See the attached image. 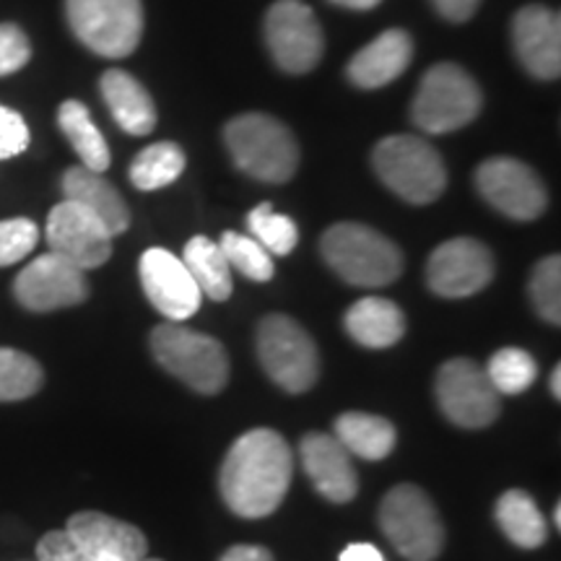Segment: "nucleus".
<instances>
[{
	"label": "nucleus",
	"mask_w": 561,
	"mask_h": 561,
	"mask_svg": "<svg viewBox=\"0 0 561 561\" xmlns=\"http://www.w3.org/2000/svg\"><path fill=\"white\" fill-rule=\"evenodd\" d=\"M294 455L273 430H252L231 445L219 473L227 507L244 520L273 515L291 486Z\"/></svg>",
	"instance_id": "nucleus-1"
},
{
	"label": "nucleus",
	"mask_w": 561,
	"mask_h": 561,
	"mask_svg": "<svg viewBox=\"0 0 561 561\" xmlns=\"http://www.w3.org/2000/svg\"><path fill=\"white\" fill-rule=\"evenodd\" d=\"M320 250L325 263L351 286L377 289L392 284L403 271L398 244L364 224H333L322 234Z\"/></svg>",
	"instance_id": "nucleus-2"
},
{
	"label": "nucleus",
	"mask_w": 561,
	"mask_h": 561,
	"mask_svg": "<svg viewBox=\"0 0 561 561\" xmlns=\"http://www.w3.org/2000/svg\"><path fill=\"white\" fill-rule=\"evenodd\" d=\"M224 140L234 164L252 180L280 185L289 182L299 167V146L291 130L261 112L234 117L224 130Z\"/></svg>",
	"instance_id": "nucleus-3"
},
{
	"label": "nucleus",
	"mask_w": 561,
	"mask_h": 561,
	"mask_svg": "<svg viewBox=\"0 0 561 561\" xmlns=\"http://www.w3.org/2000/svg\"><path fill=\"white\" fill-rule=\"evenodd\" d=\"M151 351L170 375L201 396H216L229 382V356L219 341L206 333L164 322L151 331Z\"/></svg>",
	"instance_id": "nucleus-4"
},
{
	"label": "nucleus",
	"mask_w": 561,
	"mask_h": 561,
	"mask_svg": "<svg viewBox=\"0 0 561 561\" xmlns=\"http://www.w3.org/2000/svg\"><path fill=\"white\" fill-rule=\"evenodd\" d=\"M371 161L385 187L413 206L437 201L447 187V170L439 151L416 136L382 138Z\"/></svg>",
	"instance_id": "nucleus-5"
},
{
	"label": "nucleus",
	"mask_w": 561,
	"mask_h": 561,
	"mask_svg": "<svg viewBox=\"0 0 561 561\" xmlns=\"http://www.w3.org/2000/svg\"><path fill=\"white\" fill-rule=\"evenodd\" d=\"M481 107L483 94L479 83L455 62H437L419 83L411 117L421 130L442 136L473 123Z\"/></svg>",
	"instance_id": "nucleus-6"
},
{
	"label": "nucleus",
	"mask_w": 561,
	"mask_h": 561,
	"mask_svg": "<svg viewBox=\"0 0 561 561\" xmlns=\"http://www.w3.org/2000/svg\"><path fill=\"white\" fill-rule=\"evenodd\" d=\"M380 528L392 549L409 561H434L445 546V525L437 507L413 483L388 491L380 504Z\"/></svg>",
	"instance_id": "nucleus-7"
},
{
	"label": "nucleus",
	"mask_w": 561,
	"mask_h": 561,
	"mask_svg": "<svg viewBox=\"0 0 561 561\" xmlns=\"http://www.w3.org/2000/svg\"><path fill=\"white\" fill-rule=\"evenodd\" d=\"M257 359L278 388L307 392L320 377V354L312 335L289 314H268L257 328Z\"/></svg>",
	"instance_id": "nucleus-8"
},
{
	"label": "nucleus",
	"mask_w": 561,
	"mask_h": 561,
	"mask_svg": "<svg viewBox=\"0 0 561 561\" xmlns=\"http://www.w3.org/2000/svg\"><path fill=\"white\" fill-rule=\"evenodd\" d=\"M68 24L91 53L128 58L144 34L140 0H66Z\"/></svg>",
	"instance_id": "nucleus-9"
},
{
	"label": "nucleus",
	"mask_w": 561,
	"mask_h": 561,
	"mask_svg": "<svg viewBox=\"0 0 561 561\" xmlns=\"http://www.w3.org/2000/svg\"><path fill=\"white\" fill-rule=\"evenodd\" d=\"M437 403L447 421L462 430H483L502 411L500 392L489 382L486 369L471 359H450L437 371Z\"/></svg>",
	"instance_id": "nucleus-10"
},
{
	"label": "nucleus",
	"mask_w": 561,
	"mask_h": 561,
	"mask_svg": "<svg viewBox=\"0 0 561 561\" xmlns=\"http://www.w3.org/2000/svg\"><path fill=\"white\" fill-rule=\"evenodd\" d=\"M265 42L273 60L286 73H307L318 66L325 50L322 30L310 5L299 0H278L265 16Z\"/></svg>",
	"instance_id": "nucleus-11"
},
{
	"label": "nucleus",
	"mask_w": 561,
	"mask_h": 561,
	"mask_svg": "<svg viewBox=\"0 0 561 561\" xmlns=\"http://www.w3.org/2000/svg\"><path fill=\"white\" fill-rule=\"evenodd\" d=\"M476 185L489 206L515 221H533L549 206L541 178L523 161L510 157L486 159L476 172Z\"/></svg>",
	"instance_id": "nucleus-12"
},
{
	"label": "nucleus",
	"mask_w": 561,
	"mask_h": 561,
	"mask_svg": "<svg viewBox=\"0 0 561 561\" xmlns=\"http://www.w3.org/2000/svg\"><path fill=\"white\" fill-rule=\"evenodd\" d=\"M13 297L30 312H53L76 307L89 299L87 271L62 261L55 252H45L32 261L13 280Z\"/></svg>",
	"instance_id": "nucleus-13"
},
{
	"label": "nucleus",
	"mask_w": 561,
	"mask_h": 561,
	"mask_svg": "<svg viewBox=\"0 0 561 561\" xmlns=\"http://www.w3.org/2000/svg\"><path fill=\"white\" fill-rule=\"evenodd\" d=\"M491 278H494V257L486 244L471 237L442 242L426 263V284L437 297H473L486 289Z\"/></svg>",
	"instance_id": "nucleus-14"
},
{
	"label": "nucleus",
	"mask_w": 561,
	"mask_h": 561,
	"mask_svg": "<svg viewBox=\"0 0 561 561\" xmlns=\"http://www.w3.org/2000/svg\"><path fill=\"white\" fill-rule=\"evenodd\" d=\"M112 240L107 229L102 227L89 210L76 203L62 201L47 216V244L50 252L62 261L73 263L81 271H94L110 261Z\"/></svg>",
	"instance_id": "nucleus-15"
},
{
	"label": "nucleus",
	"mask_w": 561,
	"mask_h": 561,
	"mask_svg": "<svg viewBox=\"0 0 561 561\" xmlns=\"http://www.w3.org/2000/svg\"><path fill=\"white\" fill-rule=\"evenodd\" d=\"M140 284L146 297L170 322H182L201 310L203 294L191 271L164 248H151L140 257Z\"/></svg>",
	"instance_id": "nucleus-16"
},
{
	"label": "nucleus",
	"mask_w": 561,
	"mask_h": 561,
	"mask_svg": "<svg viewBox=\"0 0 561 561\" xmlns=\"http://www.w3.org/2000/svg\"><path fill=\"white\" fill-rule=\"evenodd\" d=\"M66 533L91 561H140L149 551V541L136 525L104 512H76L68 517Z\"/></svg>",
	"instance_id": "nucleus-17"
},
{
	"label": "nucleus",
	"mask_w": 561,
	"mask_h": 561,
	"mask_svg": "<svg viewBox=\"0 0 561 561\" xmlns=\"http://www.w3.org/2000/svg\"><path fill=\"white\" fill-rule=\"evenodd\" d=\"M299 455L305 473L310 476L318 494L335 504L354 500L356 491H359V473H356L348 450L339 439L331 434L310 432L299 442Z\"/></svg>",
	"instance_id": "nucleus-18"
},
{
	"label": "nucleus",
	"mask_w": 561,
	"mask_h": 561,
	"mask_svg": "<svg viewBox=\"0 0 561 561\" xmlns=\"http://www.w3.org/2000/svg\"><path fill=\"white\" fill-rule=\"evenodd\" d=\"M515 53L528 73L551 81L561 73V24L559 13L543 5H528L512 24Z\"/></svg>",
	"instance_id": "nucleus-19"
},
{
	"label": "nucleus",
	"mask_w": 561,
	"mask_h": 561,
	"mask_svg": "<svg viewBox=\"0 0 561 561\" xmlns=\"http://www.w3.org/2000/svg\"><path fill=\"white\" fill-rule=\"evenodd\" d=\"M413 58V42L403 30L382 32L380 37L371 39L364 50L351 58L346 73L351 83L359 89H380L388 87L405 73Z\"/></svg>",
	"instance_id": "nucleus-20"
},
{
	"label": "nucleus",
	"mask_w": 561,
	"mask_h": 561,
	"mask_svg": "<svg viewBox=\"0 0 561 561\" xmlns=\"http://www.w3.org/2000/svg\"><path fill=\"white\" fill-rule=\"evenodd\" d=\"M62 193H66V201L89 210L112 237L123 234L130 227L128 203L102 174L91 172L87 167H70L62 174Z\"/></svg>",
	"instance_id": "nucleus-21"
},
{
	"label": "nucleus",
	"mask_w": 561,
	"mask_h": 561,
	"mask_svg": "<svg viewBox=\"0 0 561 561\" xmlns=\"http://www.w3.org/2000/svg\"><path fill=\"white\" fill-rule=\"evenodd\" d=\"M100 89L112 117H115V123L125 133H130V136H149L157 128V107H153L151 94L130 73H125L121 68H112L102 76Z\"/></svg>",
	"instance_id": "nucleus-22"
},
{
	"label": "nucleus",
	"mask_w": 561,
	"mask_h": 561,
	"mask_svg": "<svg viewBox=\"0 0 561 561\" xmlns=\"http://www.w3.org/2000/svg\"><path fill=\"white\" fill-rule=\"evenodd\" d=\"M343 325L364 348H390L405 335V314L396 301L364 297L351 305Z\"/></svg>",
	"instance_id": "nucleus-23"
},
{
	"label": "nucleus",
	"mask_w": 561,
	"mask_h": 561,
	"mask_svg": "<svg viewBox=\"0 0 561 561\" xmlns=\"http://www.w3.org/2000/svg\"><path fill=\"white\" fill-rule=\"evenodd\" d=\"M335 439L346 447L348 455L362 460H382L388 458L396 447V426L388 419L375 416V413H341L335 419Z\"/></svg>",
	"instance_id": "nucleus-24"
},
{
	"label": "nucleus",
	"mask_w": 561,
	"mask_h": 561,
	"mask_svg": "<svg viewBox=\"0 0 561 561\" xmlns=\"http://www.w3.org/2000/svg\"><path fill=\"white\" fill-rule=\"evenodd\" d=\"M496 523L504 536L520 549H538L549 538V523L528 491L510 489L496 500Z\"/></svg>",
	"instance_id": "nucleus-25"
},
{
	"label": "nucleus",
	"mask_w": 561,
	"mask_h": 561,
	"mask_svg": "<svg viewBox=\"0 0 561 561\" xmlns=\"http://www.w3.org/2000/svg\"><path fill=\"white\" fill-rule=\"evenodd\" d=\"M58 123L62 136L68 138V144L73 146V151L79 153L81 167L87 170L102 174L110 167V146L104 140L102 130L96 128L94 121H91V112L87 104L79 100H66L58 110Z\"/></svg>",
	"instance_id": "nucleus-26"
},
{
	"label": "nucleus",
	"mask_w": 561,
	"mask_h": 561,
	"mask_svg": "<svg viewBox=\"0 0 561 561\" xmlns=\"http://www.w3.org/2000/svg\"><path fill=\"white\" fill-rule=\"evenodd\" d=\"M182 263L191 271L201 294H206L208 299L227 301L231 297V289H234L231 268L219 244L210 242L208 237H193L182 252Z\"/></svg>",
	"instance_id": "nucleus-27"
},
{
	"label": "nucleus",
	"mask_w": 561,
	"mask_h": 561,
	"mask_svg": "<svg viewBox=\"0 0 561 561\" xmlns=\"http://www.w3.org/2000/svg\"><path fill=\"white\" fill-rule=\"evenodd\" d=\"M185 172V153L172 140H159L133 159L130 182L138 191H161Z\"/></svg>",
	"instance_id": "nucleus-28"
},
{
	"label": "nucleus",
	"mask_w": 561,
	"mask_h": 561,
	"mask_svg": "<svg viewBox=\"0 0 561 561\" xmlns=\"http://www.w3.org/2000/svg\"><path fill=\"white\" fill-rule=\"evenodd\" d=\"M45 371L39 362L16 348H0V403L26 401L37 396Z\"/></svg>",
	"instance_id": "nucleus-29"
},
{
	"label": "nucleus",
	"mask_w": 561,
	"mask_h": 561,
	"mask_svg": "<svg viewBox=\"0 0 561 561\" xmlns=\"http://www.w3.org/2000/svg\"><path fill=\"white\" fill-rule=\"evenodd\" d=\"M538 364L523 348H500L491 356L486 377L500 396H520L536 382Z\"/></svg>",
	"instance_id": "nucleus-30"
},
{
	"label": "nucleus",
	"mask_w": 561,
	"mask_h": 561,
	"mask_svg": "<svg viewBox=\"0 0 561 561\" xmlns=\"http://www.w3.org/2000/svg\"><path fill=\"white\" fill-rule=\"evenodd\" d=\"M248 227L252 231V240L268 252V255H289L297 248L299 231L289 216L276 214L271 203H261L250 210Z\"/></svg>",
	"instance_id": "nucleus-31"
},
{
	"label": "nucleus",
	"mask_w": 561,
	"mask_h": 561,
	"mask_svg": "<svg viewBox=\"0 0 561 561\" xmlns=\"http://www.w3.org/2000/svg\"><path fill=\"white\" fill-rule=\"evenodd\" d=\"M219 248L231 271H240L242 276H248L250 280H261V284L273 278V271H276L273 268V257L252 237L237 234V231H224Z\"/></svg>",
	"instance_id": "nucleus-32"
},
{
	"label": "nucleus",
	"mask_w": 561,
	"mask_h": 561,
	"mask_svg": "<svg viewBox=\"0 0 561 561\" xmlns=\"http://www.w3.org/2000/svg\"><path fill=\"white\" fill-rule=\"evenodd\" d=\"M530 299L538 314L551 325L561 322V257H543L530 278Z\"/></svg>",
	"instance_id": "nucleus-33"
},
{
	"label": "nucleus",
	"mask_w": 561,
	"mask_h": 561,
	"mask_svg": "<svg viewBox=\"0 0 561 561\" xmlns=\"http://www.w3.org/2000/svg\"><path fill=\"white\" fill-rule=\"evenodd\" d=\"M39 242V227L32 219L0 221V268L24 261Z\"/></svg>",
	"instance_id": "nucleus-34"
},
{
	"label": "nucleus",
	"mask_w": 561,
	"mask_h": 561,
	"mask_svg": "<svg viewBox=\"0 0 561 561\" xmlns=\"http://www.w3.org/2000/svg\"><path fill=\"white\" fill-rule=\"evenodd\" d=\"M32 45L16 24H0V79L16 73L30 62Z\"/></svg>",
	"instance_id": "nucleus-35"
},
{
	"label": "nucleus",
	"mask_w": 561,
	"mask_h": 561,
	"mask_svg": "<svg viewBox=\"0 0 561 561\" xmlns=\"http://www.w3.org/2000/svg\"><path fill=\"white\" fill-rule=\"evenodd\" d=\"M30 146V128L16 110L0 104V159L19 157Z\"/></svg>",
	"instance_id": "nucleus-36"
},
{
	"label": "nucleus",
	"mask_w": 561,
	"mask_h": 561,
	"mask_svg": "<svg viewBox=\"0 0 561 561\" xmlns=\"http://www.w3.org/2000/svg\"><path fill=\"white\" fill-rule=\"evenodd\" d=\"M39 561H91L66 530H50L37 543Z\"/></svg>",
	"instance_id": "nucleus-37"
},
{
	"label": "nucleus",
	"mask_w": 561,
	"mask_h": 561,
	"mask_svg": "<svg viewBox=\"0 0 561 561\" xmlns=\"http://www.w3.org/2000/svg\"><path fill=\"white\" fill-rule=\"evenodd\" d=\"M434 9L447 21H468L479 11L481 0H432Z\"/></svg>",
	"instance_id": "nucleus-38"
},
{
	"label": "nucleus",
	"mask_w": 561,
	"mask_h": 561,
	"mask_svg": "<svg viewBox=\"0 0 561 561\" xmlns=\"http://www.w3.org/2000/svg\"><path fill=\"white\" fill-rule=\"evenodd\" d=\"M219 561H273V553L263 546H231Z\"/></svg>",
	"instance_id": "nucleus-39"
},
{
	"label": "nucleus",
	"mask_w": 561,
	"mask_h": 561,
	"mask_svg": "<svg viewBox=\"0 0 561 561\" xmlns=\"http://www.w3.org/2000/svg\"><path fill=\"white\" fill-rule=\"evenodd\" d=\"M339 561H385L382 551L371 543H351L348 549H343Z\"/></svg>",
	"instance_id": "nucleus-40"
},
{
	"label": "nucleus",
	"mask_w": 561,
	"mask_h": 561,
	"mask_svg": "<svg viewBox=\"0 0 561 561\" xmlns=\"http://www.w3.org/2000/svg\"><path fill=\"white\" fill-rule=\"evenodd\" d=\"M333 3L343 5V9H354V11H369L375 5H380L382 0H333Z\"/></svg>",
	"instance_id": "nucleus-41"
},
{
	"label": "nucleus",
	"mask_w": 561,
	"mask_h": 561,
	"mask_svg": "<svg viewBox=\"0 0 561 561\" xmlns=\"http://www.w3.org/2000/svg\"><path fill=\"white\" fill-rule=\"evenodd\" d=\"M549 388H551V392H553V398H561V367L557 364V367H553V371H551V380H549Z\"/></svg>",
	"instance_id": "nucleus-42"
},
{
	"label": "nucleus",
	"mask_w": 561,
	"mask_h": 561,
	"mask_svg": "<svg viewBox=\"0 0 561 561\" xmlns=\"http://www.w3.org/2000/svg\"><path fill=\"white\" fill-rule=\"evenodd\" d=\"M553 525L561 528V504L559 502H557V507H553Z\"/></svg>",
	"instance_id": "nucleus-43"
},
{
	"label": "nucleus",
	"mask_w": 561,
	"mask_h": 561,
	"mask_svg": "<svg viewBox=\"0 0 561 561\" xmlns=\"http://www.w3.org/2000/svg\"><path fill=\"white\" fill-rule=\"evenodd\" d=\"M140 561H161V559H146V557H144Z\"/></svg>",
	"instance_id": "nucleus-44"
}]
</instances>
